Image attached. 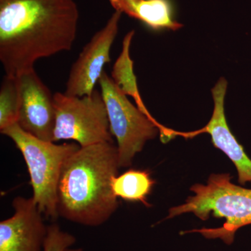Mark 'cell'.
Returning <instances> with one entry per match:
<instances>
[{"label":"cell","mask_w":251,"mask_h":251,"mask_svg":"<svg viewBox=\"0 0 251 251\" xmlns=\"http://www.w3.org/2000/svg\"><path fill=\"white\" fill-rule=\"evenodd\" d=\"M135 31H129L125 36L123 41V46L121 54L119 56L113 66L112 72V79L117 87L126 95H130L138 104V108L148 115L150 118L153 117L145 108L143 100L140 98L137 86L136 77L133 74V61L130 58L129 49Z\"/></svg>","instance_id":"obj_13"},{"label":"cell","mask_w":251,"mask_h":251,"mask_svg":"<svg viewBox=\"0 0 251 251\" xmlns=\"http://www.w3.org/2000/svg\"><path fill=\"white\" fill-rule=\"evenodd\" d=\"M191 191L194 196L188 197L184 204L171 208L167 219L193 213L206 221L211 214L226 219V222L218 228L193 229L183 233L198 232L207 239H221L229 245L238 229L251 225V189L231 182L230 175H211L206 185H193Z\"/></svg>","instance_id":"obj_3"},{"label":"cell","mask_w":251,"mask_h":251,"mask_svg":"<svg viewBox=\"0 0 251 251\" xmlns=\"http://www.w3.org/2000/svg\"><path fill=\"white\" fill-rule=\"evenodd\" d=\"M99 84L110 132L117 140L120 168L131 166L135 155L143 150L148 140L154 139L158 132L164 136L165 142L167 137L171 136L169 130L130 103L106 72L102 74Z\"/></svg>","instance_id":"obj_5"},{"label":"cell","mask_w":251,"mask_h":251,"mask_svg":"<svg viewBox=\"0 0 251 251\" xmlns=\"http://www.w3.org/2000/svg\"><path fill=\"white\" fill-rule=\"evenodd\" d=\"M79 11L74 0H0V62L18 76L39 59L72 49Z\"/></svg>","instance_id":"obj_1"},{"label":"cell","mask_w":251,"mask_h":251,"mask_svg":"<svg viewBox=\"0 0 251 251\" xmlns=\"http://www.w3.org/2000/svg\"><path fill=\"white\" fill-rule=\"evenodd\" d=\"M21 92L18 76L5 74L0 87V131L18 124Z\"/></svg>","instance_id":"obj_14"},{"label":"cell","mask_w":251,"mask_h":251,"mask_svg":"<svg viewBox=\"0 0 251 251\" xmlns=\"http://www.w3.org/2000/svg\"><path fill=\"white\" fill-rule=\"evenodd\" d=\"M122 13L115 11L106 24L97 31L81 51L69 72L64 94L73 97L90 96L111 61L110 50L119 30Z\"/></svg>","instance_id":"obj_7"},{"label":"cell","mask_w":251,"mask_h":251,"mask_svg":"<svg viewBox=\"0 0 251 251\" xmlns=\"http://www.w3.org/2000/svg\"><path fill=\"white\" fill-rule=\"evenodd\" d=\"M54 127L52 142L74 140L80 147L114 143L108 113L101 92L73 97L53 94Z\"/></svg>","instance_id":"obj_6"},{"label":"cell","mask_w":251,"mask_h":251,"mask_svg":"<svg viewBox=\"0 0 251 251\" xmlns=\"http://www.w3.org/2000/svg\"><path fill=\"white\" fill-rule=\"evenodd\" d=\"M76 242V238L73 234L61 229L57 223L48 226L44 251H64L72 247Z\"/></svg>","instance_id":"obj_15"},{"label":"cell","mask_w":251,"mask_h":251,"mask_svg":"<svg viewBox=\"0 0 251 251\" xmlns=\"http://www.w3.org/2000/svg\"><path fill=\"white\" fill-rule=\"evenodd\" d=\"M14 213L0 222V251H44L48 226L33 198L18 196Z\"/></svg>","instance_id":"obj_9"},{"label":"cell","mask_w":251,"mask_h":251,"mask_svg":"<svg viewBox=\"0 0 251 251\" xmlns=\"http://www.w3.org/2000/svg\"><path fill=\"white\" fill-rule=\"evenodd\" d=\"M64 251H84L82 248H77V249H72V248H68Z\"/></svg>","instance_id":"obj_16"},{"label":"cell","mask_w":251,"mask_h":251,"mask_svg":"<svg viewBox=\"0 0 251 251\" xmlns=\"http://www.w3.org/2000/svg\"><path fill=\"white\" fill-rule=\"evenodd\" d=\"M119 168L114 143L80 147L62 167L57 186L59 217L87 227L105 224L119 206L112 188Z\"/></svg>","instance_id":"obj_2"},{"label":"cell","mask_w":251,"mask_h":251,"mask_svg":"<svg viewBox=\"0 0 251 251\" xmlns=\"http://www.w3.org/2000/svg\"><path fill=\"white\" fill-rule=\"evenodd\" d=\"M154 184V180L148 171L130 169L114 178L112 188L117 198L128 202H142L150 206L147 198Z\"/></svg>","instance_id":"obj_12"},{"label":"cell","mask_w":251,"mask_h":251,"mask_svg":"<svg viewBox=\"0 0 251 251\" xmlns=\"http://www.w3.org/2000/svg\"><path fill=\"white\" fill-rule=\"evenodd\" d=\"M18 77L21 92L18 125L39 139L52 142L55 120L53 95L34 68Z\"/></svg>","instance_id":"obj_8"},{"label":"cell","mask_w":251,"mask_h":251,"mask_svg":"<svg viewBox=\"0 0 251 251\" xmlns=\"http://www.w3.org/2000/svg\"><path fill=\"white\" fill-rule=\"evenodd\" d=\"M227 82L221 77L211 90L214 102V112L210 121L198 133L210 135L213 145L223 151L234 163L238 173V181L241 185L251 181V159L242 145L231 133L226 115L224 100Z\"/></svg>","instance_id":"obj_10"},{"label":"cell","mask_w":251,"mask_h":251,"mask_svg":"<svg viewBox=\"0 0 251 251\" xmlns=\"http://www.w3.org/2000/svg\"><path fill=\"white\" fill-rule=\"evenodd\" d=\"M115 11L125 14L154 29H181L183 25L174 18L171 0H109Z\"/></svg>","instance_id":"obj_11"},{"label":"cell","mask_w":251,"mask_h":251,"mask_svg":"<svg viewBox=\"0 0 251 251\" xmlns=\"http://www.w3.org/2000/svg\"><path fill=\"white\" fill-rule=\"evenodd\" d=\"M0 132L12 140L22 153L30 177L33 199L44 218L54 222L59 218L57 186L62 167L80 145H56L39 139L25 131L18 124Z\"/></svg>","instance_id":"obj_4"}]
</instances>
